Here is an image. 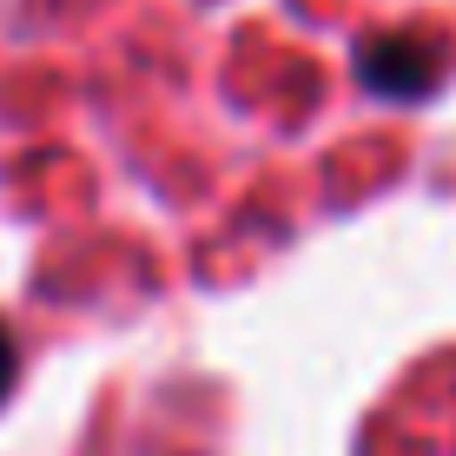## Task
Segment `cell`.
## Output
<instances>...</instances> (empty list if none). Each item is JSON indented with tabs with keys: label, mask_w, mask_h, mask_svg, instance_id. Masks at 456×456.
Instances as JSON below:
<instances>
[{
	"label": "cell",
	"mask_w": 456,
	"mask_h": 456,
	"mask_svg": "<svg viewBox=\"0 0 456 456\" xmlns=\"http://www.w3.org/2000/svg\"><path fill=\"white\" fill-rule=\"evenodd\" d=\"M357 80L384 100H430L444 80V46L423 34H370L357 46Z\"/></svg>",
	"instance_id": "cell-1"
},
{
	"label": "cell",
	"mask_w": 456,
	"mask_h": 456,
	"mask_svg": "<svg viewBox=\"0 0 456 456\" xmlns=\"http://www.w3.org/2000/svg\"><path fill=\"white\" fill-rule=\"evenodd\" d=\"M7 390H13V338L0 331V403H7Z\"/></svg>",
	"instance_id": "cell-2"
}]
</instances>
